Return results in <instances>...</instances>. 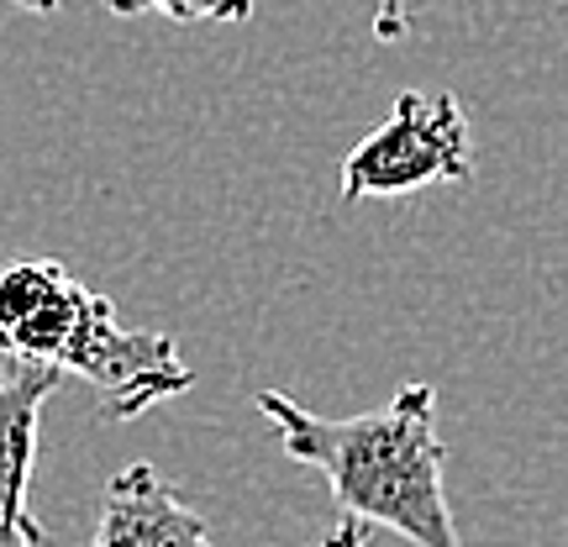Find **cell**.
<instances>
[{
  "mask_svg": "<svg viewBox=\"0 0 568 547\" xmlns=\"http://www.w3.org/2000/svg\"><path fill=\"white\" fill-rule=\"evenodd\" d=\"M90 547H211V527L153 464H126L105 479Z\"/></svg>",
  "mask_w": 568,
  "mask_h": 547,
  "instance_id": "4",
  "label": "cell"
},
{
  "mask_svg": "<svg viewBox=\"0 0 568 547\" xmlns=\"http://www.w3.org/2000/svg\"><path fill=\"white\" fill-rule=\"evenodd\" d=\"M468 180H474V148H468V117L453 90H406L389 122H379L343 159L347 205Z\"/></svg>",
  "mask_w": 568,
  "mask_h": 547,
  "instance_id": "3",
  "label": "cell"
},
{
  "mask_svg": "<svg viewBox=\"0 0 568 547\" xmlns=\"http://www.w3.org/2000/svg\"><path fill=\"white\" fill-rule=\"evenodd\" d=\"M6 6H17V11H32V17H53V11H59V0H6Z\"/></svg>",
  "mask_w": 568,
  "mask_h": 547,
  "instance_id": "10",
  "label": "cell"
},
{
  "mask_svg": "<svg viewBox=\"0 0 568 547\" xmlns=\"http://www.w3.org/2000/svg\"><path fill=\"white\" fill-rule=\"evenodd\" d=\"M316 547H364V521H353V516H343V527H332Z\"/></svg>",
  "mask_w": 568,
  "mask_h": 547,
  "instance_id": "9",
  "label": "cell"
},
{
  "mask_svg": "<svg viewBox=\"0 0 568 547\" xmlns=\"http://www.w3.org/2000/svg\"><path fill=\"white\" fill-rule=\"evenodd\" d=\"M253 406L295 464L322 474L343 516L395 531L410 547H464L443 489L447 447L437 437V389L426 379H410L379 411L343 422L305 411L284 389H258Z\"/></svg>",
  "mask_w": 568,
  "mask_h": 547,
  "instance_id": "1",
  "label": "cell"
},
{
  "mask_svg": "<svg viewBox=\"0 0 568 547\" xmlns=\"http://www.w3.org/2000/svg\"><path fill=\"white\" fill-rule=\"evenodd\" d=\"M406 32H410L406 0H379V6H374V42H400Z\"/></svg>",
  "mask_w": 568,
  "mask_h": 547,
  "instance_id": "7",
  "label": "cell"
},
{
  "mask_svg": "<svg viewBox=\"0 0 568 547\" xmlns=\"http://www.w3.org/2000/svg\"><path fill=\"white\" fill-rule=\"evenodd\" d=\"M0 358L95 385L111 422H138L142 411L195 385L174 337L122 326L116 305L53 259H17L0 269Z\"/></svg>",
  "mask_w": 568,
  "mask_h": 547,
  "instance_id": "2",
  "label": "cell"
},
{
  "mask_svg": "<svg viewBox=\"0 0 568 547\" xmlns=\"http://www.w3.org/2000/svg\"><path fill=\"white\" fill-rule=\"evenodd\" d=\"M111 17H142V11H159L174 21H247L253 17V0H101Z\"/></svg>",
  "mask_w": 568,
  "mask_h": 547,
  "instance_id": "6",
  "label": "cell"
},
{
  "mask_svg": "<svg viewBox=\"0 0 568 547\" xmlns=\"http://www.w3.org/2000/svg\"><path fill=\"white\" fill-rule=\"evenodd\" d=\"M0 547H48L42 521H0Z\"/></svg>",
  "mask_w": 568,
  "mask_h": 547,
  "instance_id": "8",
  "label": "cell"
},
{
  "mask_svg": "<svg viewBox=\"0 0 568 547\" xmlns=\"http://www.w3.org/2000/svg\"><path fill=\"white\" fill-rule=\"evenodd\" d=\"M63 385L59 368L0 364V521H38L32 516V464H38V422L48 395Z\"/></svg>",
  "mask_w": 568,
  "mask_h": 547,
  "instance_id": "5",
  "label": "cell"
}]
</instances>
